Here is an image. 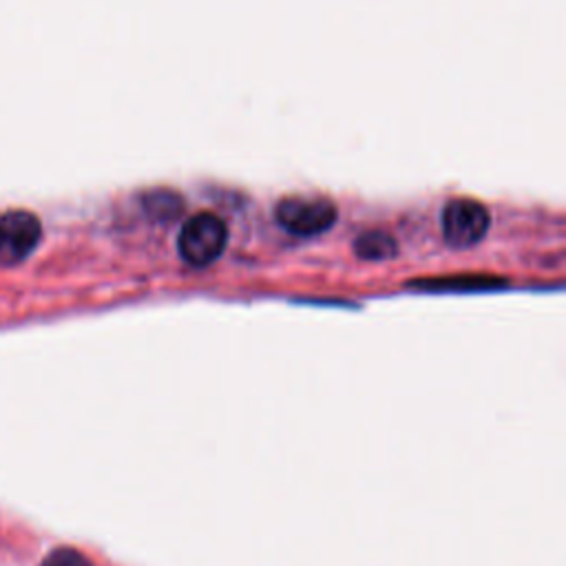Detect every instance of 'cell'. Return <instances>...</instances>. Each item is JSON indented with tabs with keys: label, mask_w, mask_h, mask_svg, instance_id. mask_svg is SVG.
<instances>
[{
	"label": "cell",
	"mask_w": 566,
	"mask_h": 566,
	"mask_svg": "<svg viewBox=\"0 0 566 566\" xmlns=\"http://www.w3.org/2000/svg\"><path fill=\"white\" fill-rule=\"evenodd\" d=\"M336 203L325 195H290L279 199L274 217L292 234L310 237L329 230L336 221Z\"/></svg>",
	"instance_id": "cell-1"
},
{
	"label": "cell",
	"mask_w": 566,
	"mask_h": 566,
	"mask_svg": "<svg viewBox=\"0 0 566 566\" xmlns=\"http://www.w3.org/2000/svg\"><path fill=\"white\" fill-rule=\"evenodd\" d=\"M228 228L214 212L192 214L179 232V254L190 265H210L226 250Z\"/></svg>",
	"instance_id": "cell-2"
},
{
	"label": "cell",
	"mask_w": 566,
	"mask_h": 566,
	"mask_svg": "<svg viewBox=\"0 0 566 566\" xmlns=\"http://www.w3.org/2000/svg\"><path fill=\"white\" fill-rule=\"evenodd\" d=\"M440 219L442 237L451 248L475 245L491 226V214L486 206L469 197H455L447 201Z\"/></svg>",
	"instance_id": "cell-3"
},
{
	"label": "cell",
	"mask_w": 566,
	"mask_h": 566,
	"mask_svg": "<svg viewBox=\"0 0 566 566\" xmlns=\"http://www.w3.org/2000/svg\"><path fill=\"white\" fill-rule=\"evenodd\" d=\"M40 219L29 210H7L0 214V265L24 261L40 243Z\"/></svg>",
	"instance_id": "cell-4"
},
{
	"label": "cell",
	"mask_w": 566,
	"mask_h": 566,
	"mask_svg": "<svg viewBox=\"0 0 566 566\" xmlns=\"http://www.w3.org/2000/svg\"><path fill=\"white\" fill-rule=\"evenodd\" d=\"M354 252L367 261H382L391 259L398 252V245L385 230H365L354 239Z\"/></svg>",
	"instance_id": "cell-5"
},
{
	"label": "cell",
	"mask_w": 566,
	"mask_h": 566,
	"mask_svg": "<svg viewBox=\"0 0 566 566\" xmlns=\"http://www.w3.org/2000/svg\"><path fill=\"white\" fill-rule=\"evenodd\" d=\"M146 212L157 221H170L184 210V199L168 188H155L142 197Z\"/></svg>",
	"instance_id": "cell-6"
},
{
	"label": "cell",
	"mask_w": 566,
	"mask_h": 566,
	"mask_svg": "<svg viewBox=\"0 0 566 566\" xmlns=\"http://www.w3.org/2000/svg\"><path fill=\"white\" fill-rule=\"evenodd\" d=\"M40 566H93V564L73 548H55Z\"/></svg>",
	"instance_id": "cell-7"
}]
</instances>
